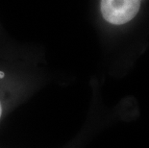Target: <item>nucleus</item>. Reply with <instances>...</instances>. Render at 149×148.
Returning <instances> with one entry per match:
<instances>
[{"label": "nucleus", "mask_w": 149, "mask_h": 148, "mask_svg": "<svg viewBox=\"0 0 149 148\" xmlns=\"http://www.w3.org/2000/svg\"><path fill=\"white\" fill-rule=\"evenodd\" d=\"M141 0H100V12L108 23L123 25L138 15Z\"/></svg>", "instance_id": "nucleus-1"}, {"label": "nucleus", "mask_w": 149, "mask_h": 148, "mask_svg": "<svg viewBox=\"0 0 149 148\" xmlns=\"http://www.w3.org/2000/svg\"><path fill=\"white\" fill-rule=\"evenodd\" d=\"M1 115H2V106L1 103H0V117H1Z\"/></svg>", "instance_id": "nucleus-2"}]
</instances>
